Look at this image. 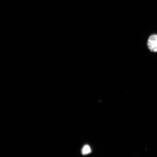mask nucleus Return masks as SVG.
<instances>
[{"instance_id":"nucleus-2","label":"nucleus","mask_w":157,"mask_h":157,"mask_svg":"<svg viewBox=\"0 0 157 157\" xmlns=\"http://www.w3.org/2000/svg\"><path fill=\"white\" fill-rule=\"evenodd\" d=\"M91 152V148L88 145H86L83 147L82 150V153L84 155L89 154Z\"/></svg>"},{"instance_id":"nucleus-1","label":"nucleus","mask_w":157,"mask_h":157,"mask_svg":"<svg viewBox=\"0 0 157 157\" xmlns=\"http://www.w3.org/2000/svg\"><path fill=\"white\" fill-rule=\"evenodd\" d=\"M147 46L151 52H157V35H152L149 37Z\"/></svg>"}]
</instances>
